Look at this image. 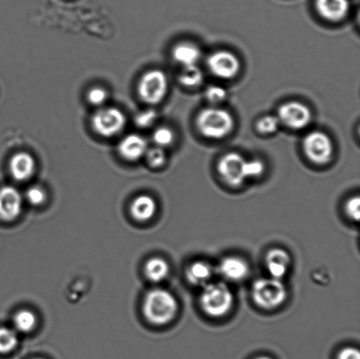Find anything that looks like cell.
Segmentation results:
<instances>
[{
	"mask_svg": "<svg viewBox=\"0 0 360 359\" xmlns=\"http://www.w3.org/2000/svg\"><path fill=\"white\" fill-rule=\"evenodd\" d=\"M345 213L352 221H359L360 218V199L359 196L352 197L346 202Z\"/></svg>",
	"mask_w": 360,
	"mask_h": 359,
	"instance_id": "obj_31",
	"label": "cell"
},
{
	"mask_svg": "<svg viewBox=\"0 0 360 359\" xmlns=\"http://www.w3.org/2000/svg\"><path fill=\"white\" fill-rule=\"evenodd\" d=\"M218 270L224 279L232 282H239L246 279L250 267L246 261L241 257H227L219 264Z\"/></svg>",
	"mask_w": 360,
	"mask_h": 359,
	"instance_id": "obj_13",
	"label": "cell"
},
{
	"mask_svg": "<svg viewBox=\"0 0 360 359\" xmlns=\"http://www.w3.org/2000/svg\"><path fill=\"white\" fill-rule=\"evenodd\" d=\"M291 257L286 250L274 248L268 251L266 257V264L268 273L271 277L281 279L289 269Z\"/></svg>",
	"mask_w": 360,
	"mask_h": 359,
	"instance_id": "obj_15",
	"label": "cell"
},
{
	"mask_svg": "<svg viewBox=\"0 0 360 359\" xmlns=\"http://www.w3.org/2000/svg\"><path fill=\"white\" fill-rule=\"evenodd\" d=\"M37 359H42V358H37Z\"/></svg>",
	"mask_w": 360,
	"mask_h": 359,
	"instance_id": "obj_35",
	"label": "cell"
},
{
	"mask_svg": "<svg viewBox=\"0 0 360 359\" xmlns=\"http://www.w3.org/2000/svg\"><path fill=\"white\" fill-rule=\"evenodd\" d=\"M172 55L173 60L177 64L186 67L197 64L201 57V51L195 44H190V42H181L173 48Z\"/></svg>",
	"mask_w": 360,
	"mask_h": 359,
	"instance_id": "obj_17",
	"label": "cell"
},
{
	"mask_svg": "<svg viewBox=\"0 0 360 359\" xmlns=\"http://www.w3.org/2000/svg\"><path fill=\"white\" fill-rule=\"evenodd\" d=\"M247 160L238 153L224 155L218 163L217 169L222 181L232 187H241L247 179Z\"/></svg>",
	"mask_w": 360,
	"mask_h": 359,
	"instance_id": "obj_7",
	"label": "cell"
},
{
	"mask_svg": "<svg viewBox=\"0 0 360 359\" xmlns=\"http://www.w3.org/2000/svg\"><path fill=\"white\" fill-rule=\"evenodd\" d=\"M208 67L215 76L222 80H231L240 71V61L231 51L219 50L209 55Z\"/></svg>",
	"mask_w": 360,
	"mask_h": 359,
	"instance_id": "obj_10",
	"label": "cell"
},
{
	"mask_svg": "<svg viewBox=\"0 0 360 359\" xmlns=\"http://www.w3.org/2000/svg\"><path fill=\"white\" fill-rule=\"evenodd\" d=\"M186 279L190 284L196 286L207 285L213 277V268L210 264L204 261H196L190 264L186 272Z\"/></svg>",
	"mask_w": 360,
	"mask_h": 359,
	"instance_id": "obj_18",
	"label": "cell"
},
{
	"mask_svg": "<svg viewBox=\"0 0 360 359\" xmlns=\"http://www.w3.org/2000/svg\"><path fill=\"white\" fill-rule=\"evenodd\" d=\"M264 164L261 160L253 159L247 160L246 163V174L247 178H253L260 177L264 172Z\"/></svg>",
	"mask_w": 360,
	"mask_h": 359,
	"instance_id": "obj_32",
	"label": "cell"
},
{
	"mask_svg": "<svg viewBox=\"0 0 360 359\" xmlns=\"http://www.w3.org/2000/svg\"><path fill=\"white\" fill-rule=\"evenodd\" d=\"M196 124L202 136L217 140L230 135L234 129L235 120L228 111L212 107L199 112Z\"/></svg>",
	"mask_w": 360,
	"mask_h": 359,
	"instance_id": "obj_2",
	"label": "cell"
},
{
	"mask_svg": "<svg viewBox=\"0 0 360 359\" xmlns=\"http://www.w3.org/2000/svg\"><path fill=\"white\" fill-rule=\"evenodd\" d=\"M132 217L138 221L150 220L156 212L155 200L149 195H141L133 201L130 207Z\"/></svg>",
	"mask_w": 360,
	"mask_h": 359,
	"instance_id": "obj_19",
	"label": "cell"
},
{
	"mask_svg": "<svg viewBox=\"0 0 360 359\" xmlns=\"http://www.w3.org/2000/svg\"><path fill=\"white\" fill-rule=\"evenodd\" d=\"M147 163L152 168L162 167L166 162V154L165 149L161 147L154 146L152 148H148L144 155Z\"/></svg>",
	"mask_w": 360,
	"mask_h": 359,
	"instance_id": "obj_24",
	"label": "cell"
},
{
	"mask_svg": "<svg viewBox=\"0 0 360 359\" xmlns=\"http://www.w3.org/2000/svg\"><path fill=\"white\" fill-rule=\"evenodd\" d=\"M316 6L323 19L333 22L341 21L350 10L349 0H316Z\"/></svg>",
	"mask_w": 360,
	"mask_h": 359,
	"instance_id": "obj_16",
	"label": "cell"
},
{
	"mask_svg": "<svg viewBox=\"0 0 360 359\" xmlns=\"http://www.w3.org/2000/svg\"><path fill=\"white\" fill-rule=\"evenodd\" d=\"M280 122L278 116H266L262 117L257 122L258 131L264 135H271L279 129Z\"/></svg>",
	"mask_w": 360,
	"mask_h": 359,
	"instance_id": "obj_26",
	"label": "cell"
},
{
	"mask_svg": "<svg viewBox=\"0 0 360 359\" xmlns=\"http://www.w3.org/2000/svg\"><path fill=\"white\" fill-rule=\"evenodd\" d=\"M22 196L17 189L4 187L0 189V220L15 221L21 213Z\"/></svg>",
	"mask_w": 360,
	"mask_h": 359,
	"instance_id": "obj_11",
	"label": "cell"
},
{
	"mask_svg": "<svg viewBox=\"0 0 360 359\" xmlns=\"http://www.w3.org/2000/svg\"><path fill=\"white\" fill-rule=\"evenodd\" d=\"M144 272H145V275L150 282L159 283L168 277L170 267L165 259H160V257H153L146 263Z\"/></svg>",
	"mask_w": 360,
	"mask_h": 359,
	"instance_id": "obj_20",
	"label": "cell"
},
{
	"mask_svg": "<svg viewBox=\"0 0 360 359\" xmlns=\"http://www.w3.org/2000/svg\"><path fill=\"white\" fill-rule=\"evenodd\" d=\"M9 169L15 181H28L35 171V158L27 152L16 153L10 159Z\"/></svg>",
	"mask_w": 360,
	"mask_h": 359,
	"instance_id": "obj_14",
	"label": "cell"
},
{
	"mask_svg": "<svg viewBox=\"0 0 360 359\" xmlns=\"http://www.w3.org/2000/svg\"><path fill=\"white\" fill-rule=\"evenodd\" d=\"M143 315L154 325H165L176 317L179 311L178 300L165 289H154L143 300Z\"/></svg>",
	"mask_w": 360,
	"mask_h": 359,
	"instance_id": "obj_1",
	"label": "cell"
},
{
	"mask_svg": "<svg viewBox=\"0 0 360 359\" xmlns=\"http://www.w3.org/2000/svg\"><path fill=\"white\" fill-rule=\"evenodd\" d=\"M277 116L280 124L296 130L305 129L312 119L309 107L298 101H290L281 105Z\"/></svg>",
	"mask_w": 360,
	"mask_h": 359,
	"instance_id": "obj_9",
	"label": "cell"
},
{
	"mask_svg": "<svg viewBox=\"0 0 360 359\" xmlns=\"http://www.w3.org/2000/svg\"><path fill=\"white\" fill-rule=\"evenodd\" d=\"M303 149L307 158L316 165L328 164L333 155V143L327 134L313 131L303 140Z\"/></svg>",
	"mask_w": 360,
	"mask_h": 359,
	"instance_id": "obj_8",
	"label": "cell"
},
{
	"mask_svg": "<svg viewBox=\"0 0 360 359\" xmlns=\"http://www.w3.org/2000/svg\"><path fill=\"white\" fill-rule=\"evenodd\" d=\"M125 125V114L116 107H103L98 110L91 118L94 131L106 138L122 132Z\"/></svg>",
	"mask_w": 360,
	"mask_h": 359,
	"instance_id": "obj_6",
	"label": "cell"
},
{
	"mask_svg": "<svg viewBox=\"0 0 360 359\" xmlns=\"http://www.w3.org/2000/svg\"><path fill=\"white\" fill-rule=\"evenodd\" d=\"M152 139L156 146L165 149L166 147L172 145L174 142L175 135L169 127H160L154 131Z\"/></svg>",
	"mask_w": 360,
	"mask_h": 359,
	"instance_id": "obj_25",
	"label": "cell"
},
{
	"mask_svg": "<svg viewBox=\"0 0 360 359\" xmlns=\"http://www.w3.org/2000/svg\"><path fill=\"white\" fill-rule=\"evenodd\" d=\"M19 338L14 329L0 327V354H8L17 347Z\"/></svg>",
	"mask_w": 360,
	"mask_h": 359,
	"instance_id": "obj_23",
	"label": "cell"
},
{
	"mask_svg": "<svg viewBox=\"0 0 360 359\" xmlns=\"http://www.w3.org/2000/svg\"><path fill=\"white\" fill-rule=\"evenodd\" d=\"M228 93L220 86H210L205 91V97L213 105H218L227 99Z\"/></svg>",
	"mask_w": 360,
	"mask_h": 359,
	"instance_id": "obj_27",
	"label": "cell"
},
{
	"mask_svg": "<svg viewBox=\"0 0 360 359\" xmlns=\"http://www.w3.org/2000/svg\"><path fill=\"white\" fill-rule=\"evenodd\" d=\"M156 118H158V114L156 111L148 109L137 114L135 122L141 129H148L156 122Z\"/></svg>",
	"mask_w": 360,
	"mask_h": 359,
	"instance_id": "obj_29",
	"label": "cell"
},
{
	"mask_svg": "<svg viewBox=\"0 0 360 359\" xmlns=\"http://www.w3.org/2000/svg\"><path fill=\"white\" fill-rule=\"evenodd\" d=\"M252 299L260 309L273 310L279 308L286 302L287 287L281 279L268 277L260 279L252 285Z\"/></svg>",
	"mask_w": 360,
	"mask_h": 359,
	"instance_id": "obj_4",
	"label": "cell"
},
{
	"mask_svg": "<svg viewBox=\"0 0 360 359\" xmlns=\"http://www.w3.org/2000/svg\"><path fill=\"white\" fill-rule=\"evenodd\" d=\"M199 302L205 314L219 318L228 314L233 308L234 296L225 283L209 282L203 286Z\"/></svg>",
	"mask_w": 360,
	"mask_h": 359,
	"instance_id": "obj_3",
	"label": "cell"
},
{
	"mask_svg": "<svg viewBox=\"0 0 360 359\" xmlns=\"http://www.w3.org/2000/svg\"><path fill=\"white\" fill-rule=\"evenodd\" d=\"M255 359H273V358H271L269 357H266V356H264V357H258V358H255Z\"/></svg>",
	"mask_w": 360,
	"mask_h": 359,
	"instance_id": "obj_34",
	"label": "cell"
},
{
	"mask_svg": "<svg viewBox=\"0 0 360 359\" xmlns=\"http://www.w3.org/2000/svg\"><path fill=\"white\" fill-rule=\"evenodd\" d=\"M108 99L107 91L102 87H93L88 91L87 100L91 105L102 107Z\"/></svg>",
	"mask_w": 360,
	"mask_h": 359,
	"instance_id": "obj_28",
	"label": "cell"
},
{
	"mask_svg": "<svg viewBox=\"0 0 360 359\" xmlns=\"http://www.w3.org/2000/svg\"><path fill=\"white\" fill-rule=\"evenodd\" d=\"M338 359H360V353L358 349L346 347L339 352Z\"/></svg>",
	"mask_w": 360,
	"mask_h": 359,
	"instance_id": "obj_33",
	"label": "cell"
},
{
	"mask_svg": "<svg viewBox=\"0 0 360 359\" xmlns=\"http://www.w3.org/2000/svg\"><path fill=\"white\" fill-rule=\"evenodd\" d=\"M26 200L32 205H40L44 203L46 192L39 187H32L26 192Z\"/></svg>",
	"mask_w": 360,
	"mask_h": 359,
	"instance_id": "obj_30",
	"label": "cell"
},
{
	"mask_svg": "<svg viewBox=\"0 0 360 359\" xmlns=\"http://www.w3.org/2000/svg\"><path fill=\"white\" fill-rule=\"evenodd\" d=\"M168 88V78L165 73L160 70H150L140 78L137 91L144 102L156 105L165 99Z\"/></svg>",
	"mask_w": 360,
	"mask_h": 359,
	"instance_id": "obj_5",
	"label": "cell"
},
{
	"mask_svg": "<svg viewBox=\"0 0 360 359\" xmlns=\"http://www.w3.org/2000/svg\"><path fill=\"white\" fill-rule=\"evenodd\" d=\"M36 316L29 310H21L14 317L15 328L21 333L31 332L36 326Z\"/></svg>",
	"mask_w": 360,
	"mask_h": 359,
	"instance_id": "obj_22",
	"label": "cell"
},
{
	"mask_svg": "<svg viewBox=\"0 0 360 359\" xmlns=\"http://www.w3.org/2000/svg\"><path fill=\"white\" fill-rule=\"evenodd\" d=\"M203 80H204V75L197 64L183 67L179 76V82L186 87L199 86L202 84Z\"/></svg>",
	"mask_w": 360,
	"mask_h": 359,
	"instance_id": "obj_21",
	"label": "cell"
},
{
	"mask_svg": "<svg viewBox=\"0 0 360 359\" xmlns=\"http://www.w3.org/2000/svg\"><path fill=\"white\" fill-rule=\"evenodd\" d=\"M148 148V143L144 137L138 134H130L120 142L118 151L127 161L136 162L143 158Z\"/></svg>",
	"mask_w": 360,
	"mask_h": 359,
	"instance_id": "obj_12",
	"label": "cell"
}]
</instances>
